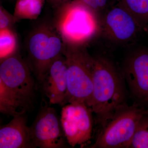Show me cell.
I'll list each match as a JSON object with an SVG mask.
<instances>
[{
	"label": "cell",
	"instance_id": "10",
	"mask_svg": "<svg viewBox=\"0 0 148 148\" xmlns=\"http://www.w3.org/2000/svg\"><path fill=\"white\" fill-rule=\"evenodd\" d=\"M133 97L140 105L148 107V49L134 51L125 61L123 71Z\"/></svg>",
	"mask_w": 148,
	"mask_h": 148
},
{
	"label": "cell",
	"instance_id": "19",
	"mask_svg": "<svg viewBox=\"0 0 148 148\" xmlns=\"http://www.w3.org/2000/svg\"><path fill=\"white\" fill-rule=\"evenodd\" d=\"M69 1V0H47V1L52 7L56 9Z\"/></svg>",
	"mask_w": 148,
	"mask_h": 148
},
{
	"label": "cell",
	"instance_id": "8",
	"mask_svg": "<svg viewBox=\"0 0 148 148\" xmlns=\"http://www.w3.org/2000/svg\"><path fill=\"white\" fill-rule=\"evenodd\" d=\"M101 27L104 36L120 44L134 42L143 31L134 17L119 2L101 17Z\"/></svg>",
	"mask_w": 148,
	"mask_h": 148
},
{
	"label": "cell",
	"instance_id": "18",
	"mask_svg": "<svg viewBox=\"0 0 148 148\" xmlns=\"http://www.w3.org/2000/svg\"><path fill=\"white\" fill-rule=\"evenodd\" d=\"M16 22L14 15H12L5 9L1 5L0 7V30L11 29L14 24Z\"/></svg>",
	"mask_w": 148,
	"mask_h": 148
},
{
	"label": "cell",
	"instance_id": "6",
	"mask_svg": "<svg viewBox=\"0 0 148 148\" xmlns=\"http://www.w3.org/2000/svg\"><path fill=\"white\" fill-rule=\"evenodd\" d=\"M65 46L54 28L40 27L29 37L27 47L30 67L40 82L51 63L63 54Z\"/></svg>",
	"mask_w": 148,
	"mask_h": 148
},
{
	"label": "cell",
	"instance_id": "22",
	"mask_svg": "<svg viewBox=\"0 0 148 148\" xmlns=\"http://www.w3.org/2000/svg\"><path fill=\"white\" fill-rule=\"evenodd\" d=\"M42 1H44V0H42Z\"/></svg>",
	"mask_w": 148,
	"mask_h": 148
},
{
	"label": "cell",
	"instance_id": "12",
	"mask_svg": "<svg viewBox=\"0 0 148 148\" xmlns=\"http://www.w3.org/2000/svg\"><path fill=\"white\" fill-rule=\"evenodd\" d=\"M0 148H35L24 115L13 117L8 123L1 126Z\"/></svg>",
	"mask_w": 148,
	"mask_h": 148
},
{
	"label": "cell",
	"instance_id": "11",
	"mask_svg": "<svg viewBox=\"0 0 148 148\" xmlns=\"http://www.w3.org/2000/svg\"><path fill=\"white\" fill-rule=\"evenodd\" d=\"M67 67L63 54L51 64L40 82L51 104L62 105L67 90Z\"/></svg>",
	"mask_w": 148,
	"mask_h": 148
},
{
	"label": "cell",
	"instance_id": "9",
	"mask_svg": "<svg viewBox=\"0 0 148 148\" xmlns=\"http://www.w3.org/2000/svg\"><path fill=\"white\" fill-rule=\"evenodd\" d=\"M30 129L35 148L66 147L61 121L53 108L43 107Z\"/></svg>",
	"mask_w": 148,
	"mask_h": 148
},
{
	"label": "cell",
	"instance_id": "16",
	"mask_svg": "<svg viewBox=\"0 0 148 148\" xmlns=\"http://www.w3.org/2000/svg\"><path fill=\"white\" fill-rule=\"evenodd\" d=\"M129 148H148V117L146 114L138 124Z\"/></svg>",
	"mask_w": 148,
	"mask_h": 148
},
{
	"label": "cell",
	"instance_id": "5",
	"mask_svg": "<svg viewBox=\"0 0 148 148\" xmlns=\"http://www.w3.org/2000/svg\"><path fill=\"white\" fill-rule=\"evenodd\" d=\"M146 110L138 104L125 106L103 127L92 148H127Z\"/></svg>",
	"mask_w": 148,
	"mask_h": 148
},
{
	"label": "cell",
	"instance_id": "3",
	"mask_svg": "<svg viewBox=\"0 0 148 148\" xmlns=\"http://www.w3.org/2000/svg\"><path fill=\"white\" fill-rule=\"evenodd\" d=\"M56 9L54 28L65 44L85 47L101 34V17L86 7L72 0Z\"/></svg>",
	"mask_w": 148,
	"mask_h": 148
},
{
	"label": "cell",
	"instance_id": "17",
	"mask_svg": "<svg viewBox=\"0 0 148 148\" xmlns=\"http://www.w3.org/2000/svg\"><path fill=\"white\" fill-rule=\"evenodd\" d=\"M86 7L99 16L108 5V0H73ZM101 17V16H100Z\"/></svg>",
	"mask_w": 148,
	"mask_h": 148
},
{
	"label": "cell",
	"instance_id": "4",
	"mask_svg": "<svg viewBox=\"0 0 148 148\" xmlns=\"http://www.w3.org/2000/svg\"><path fill=\"white\" fill-rule=\"evenodd\" d=\"M85 47L65 44L63 55L67 67V90L61 106L78 101L88 106L93 89V57Z\"/></svg>",
	"mask_w": 148,
	"mask_h": 148
},
{
	"label": "cell",
	"instance_id": "13",
	"mask_svg": "<svg viewBox=\"0 0 148 148\" xmlns=\"http://www.w3.org/2000/svg\"><path fill=\"white\" fill-rule=\"evenodd\" d=\"M130 13L143 32L148 29V0H119Z\"/></svg>",
	"mask_w": 148,
	"mask_h": 148
},
{
	"label": "cell",
	"instance_id": "15",
	"mask_svg": "<svg viewBox=\"0 0 148 148\" xmlns=\"http://www.w3.org/2000/svg\"><path fill=\"white\" fill-rule=\"evenodd\" d=\"M16 46V37L12 29L0 30L1 59L14 53Z\"/></svg>",
	"mask_w": 148,
	"mask_h": 148
},
{
	"label": "cell",
	"instance_id": "1",
	"mask_svg": "<svg viewBox=\"0 0 148 148\" xmlns=\"http://www.w3.org/2000/svg\"><path fill=\"white\" fill-rule=\"evenodd\" d=\"M1 60L0 112L13 117L24 115L31 108L34 99L32 69L14 53Z\"/></svg>",
	"mask_w": 148,
	"mask_h": 148
},
{
	"label": "cell",
	"instance_id": "20",
	"mask_svg": "<svg viewBox=\"0 0 148 148\" xmlns=\"http://www.w3.org/2000/svg\"><path fill=\"white\" fill-rule=\"evenodd\" d=\"M146 114L147 115L148 117V108L147 110H146Z\"/></svg>",
	"mask_w": 148,
	"mask_h": 148
},
{
	"label": "cell",
	"instance_id": "2",
	"mask_svg": "<svg viewBox=\"0 0 148 148\" xmlns=\"http://www.w3.org/2000/svg\"><path fill=\"white\" fill-rule=\"evenodd\" d=\"M123 77L108 58L102 56L93 57V89L88 107L103 127L126 106Z\"/></svg>",
	"mask_w": 148,
	"mask_h": 148
},
{
	"label": "cell",
	"instance_id": "7",
	"mask_svg": "<svg viewBox=\"0 0 148 148\" xmlns=\"http://www.w3.org/2000/svg\"><path fill=\"white\" fill-rule=\"evenodd\" d=\"M92 113L86 104L78 101L69 103L62 108L60 121L67 143L70 146L81 145L90 140Z\"/></svg>",
	"mask_w": 148,
	"mask_h": 148
},
{
	"label": "cell",
	"instance_id": "21",
	"mask_svg": "<svg viewBox=\"0 0 148 148\" xmlns=\"http://www.w3.org/2000/svg\"><path fill=\"white\" fill-rule=\"evenodd\" d=\"M145 32L146 34H147L148 35V29H147V30H146L145 31Z\"/></svg>",
	"mask_w": 148,
	"mask_h": 148
},
{
	"label": "cell",
	"instance_id": "14",
	"mask_svg": "<svg viewBox=\"0 0 148 148\" xmlns=\"http://www.w3.org/2000/svg\"><path fill=\"white\" fill-rule=\"evenodd\" d=\"M42 0H17L14 16L16 22L21 19H36L42 12Z\"/></svg>",
	"mask_w": 148,
	"mask_h": 148
}]
</instances>
